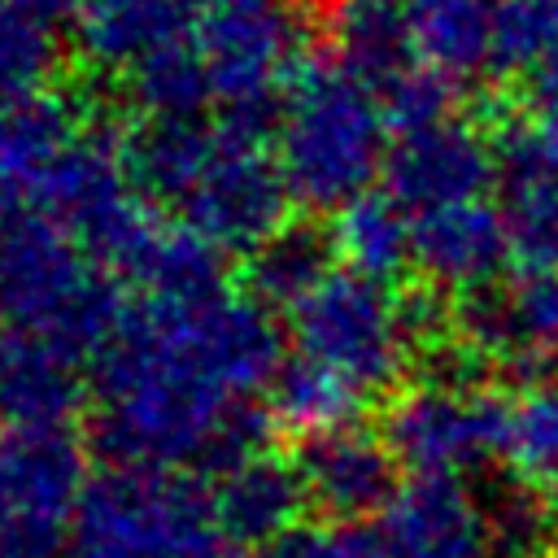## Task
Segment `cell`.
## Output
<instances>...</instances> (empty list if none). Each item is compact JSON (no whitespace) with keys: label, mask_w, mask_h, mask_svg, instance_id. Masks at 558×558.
Returning <instances> with one entry per match:
<instances>
[{"label":"cell","mask_w":558,"mask_h":558,"mask_svg":"<svg viewBox=\"0 0 558 558\" xmlns=\"http://www.w3.org/2000/svg\"><path fill=\"white\" fill-rule=\"evenodd\" d=\"M9 353H13V331L0 323V384H4V366H9Z\"/></svg>","instance_id":"4dcf8cb0"},{"label":"cell","mask_w":558,"mask_h":558,"mask_svg":"<svg viewBox=\"0 0 558 558\" xmlns=\"http://www.w3.org/2000/svg\"><path fill=\"white\" fill-rule=\"evenodd\" d=\"M545 379H549V392H554V401H558V371H549Z\"/></svg>","instance_id":"1f68e13d"},{"label":"cell","mask_w":558,"mask_h":558,"mask_svg":"<svg viewBox=\"0 0 558 558\" xmlns=\"http://www.w3.org/2000/svg\"><path fill=\"white\" fill-rule=\"evenodd\" d=\"M327 235H331V248L344 266H353L362 275L392 279L410 262L414 218L388 192H366V196L349 201L344 209H336Z\"/></svg>","instance_id":"ffe728a7"},{"label":"cell","mask_w":558,"mask_h":558,"mask_svg":"<svg viewBox=\"0 0 558 558\" xmlns=\"http://www.w3.org/2000/svg\"><path fill=\"white\" fill-rule=\"evenodd\" d=\"M262 135L266 126L218 113L214 122L153 118L122 144L144 201L170 209L218 253H253L283 231L292 201Z\"/></svg>","instance_id":"7a4b0ae2"},{"label":"cell","mask_w":558,"mask_h":558,"mask_svg":"<svg viewBox=\"0 0 558 558\" xmlns=\"http://www.w3.org/2000/svg\"><path fill=\"white\" fill-rule=\"evenodd\" d=\"M510 423L514 401L471 371L440 366L388 405L384 436L410 475L466 480L510 453Z\"/></svg>","instance_id":"52a82bcc"},{"label":"cell","mask_w":558,"mask_h":558,"mask_svg":"<svg viewBox=\"0 0 558 558\" xmlns=\"http://www.w3.org/2000/svg\"><path fill=\"white\" fill-rule=\"evenodd\" d=\"M214 541L209 488L179 471L109 466L87 480L61 558H196Z\"/></svg>","instance_id":"8992f818"},{"label":"cell","mask_w":558,"mask_h":558,"mask_svg":"<svg viewBox=\"0 0 558 558\" xmlns=\"http://www.w3.org/2000/svg\"><path fill=\"white\" fill-rule=\"evenodd\" d=\"M484 501H488V519H493L501 558H532V554H541L549 545L554 510L532 488V480H523V475L519 480H501L493 493L484 488Z\"/></svg>","instance_id":"d4e9b609"},{"label":"cell","mask_w":558,"mask_h":558,"mask_svg":"<svg viewBox=\"0 0 558 558\" xmlns=\"http://www.w3.org/2000/svg\"><path fill=\"white\" fill-rule=\"evenodd\" d=\"M384 105L379 92L340 57H305L279 92L275 161L292 201L310 209H344L384 174Z\"/></svg>","instance_id":"277c9868"},{"label":"cell","mask_w":558,"mask_h":558,"mask_svg":"<svg viewBox=\"0 0 558 558\" xmlns=\"http://www.w3.org/2000/svg\"><path fill=\"white\" fill-rule=\"evenodd\" d=\"M288 340L253 292L140 296L96 353V440L113 466H227L262 449Z\"/></svg>","instance_id":"6da1fadb"},{"label":"cell","mask_w":558,"mask_h":558,"mask_svg":"<svg viewBox=\"0 0 558 558\" xmlns=\"http://www.w3.org/2000/svg\"><path fill=\"white\" fill-rule=\"evenodd\" d=\"M126 78H131L135 105L148 118H201V109L214 105L209 74L192 44V31L183 39L157 48L153 57H144Z\"/></svg>","instance_id":"7402d4cb"},{"label":"cell","mask_w":558,"mask_h":558,"mask_svg":"<svg viewBox=\"0 0 558 558\" xmlns=\"http://www.w3.org/2000/svg\"><path fill=\"white\" fill-rule=\"evenodd\" d=\"M449 327L475 362L514 375L558 371V266H519L458 296Z\"/></svg>","instance_id":"30bf717a"},{"label":"cell","mask_w":558,"mask_h":558,"mask_svg":"<svg viewBox=\"0 0 558 558\" xmlns=\"http://www.w3.org/2000/svg\"><path fill=\"white\" fill-rule=\"evenodd\" d=\"M497 205L523 266H558V144L532 122L497 140Z\"/></svg>","instance_id":"2e32d148"},{"label":"cell","mask_w":558,"mask_h":558,"mask_svg":"<svg viewBox=\"0 0 558 558\" xmlns=\"http://www.w3.org/2000/svg\"><path fill=\"white\" fill-rule=\"evenodd\" d=\"M379 105L392 131H414L440 118H453V78H445L432 65H414L388 87H379Z\"/></svg>","instance_id":"484cf974"},{"label":"cell","mask_w":558,"mask_h":558,"mask_svg":"<svg viewBox=\"0 0 558 558\" xmlns=\"http://www.w3.org/2000/svg\"><path fill=\"white\" fill-rule=\"evenodd\" d=\"M418 61L462 83L493 65L497 0H401Z\"/></svg>","instance_id":"ac0fdd59"},{"label":"cell","mask_w":558,"mask_h":558,"mask_svg":"<svg viewBox=\"0 0 558 558\" xmlns=\"http://www.w3.org/2000/svg\"><path fill=\"white\" fill-rule=\"evenodd\" d=\"M549 558H558V545H554V554H549Z\"/></svg>","instance_id":"d6a6232c"},{"label":"cell","mask_w":558,"mask_h":558,"mask_svg":"<svg viewBox=\"0 0 558 558\" xmlns=\"http://www.w3.org/2000/svg\"><path fill=\"white\" fill-rule=\"evenodd\" d=\"M558 52V0H497L493 70L532 74Z\"/></svg>","instance_id":"cb8c5ba5"},{"label":"cell","mask_w":558,"mask_h":558,"mask_svg":"<svg viewBox=\"0 0 558 558\" xmlns=\"http://www.w3.org/2000/svg\"><path fill=\"white\" fill-rule=\"evenodd\" d=\"M527 87H523V105L532 113V126L558 144V52L545 57L532 74H523Z\"/></svg>","instance_id":"83f0119b"},{"label":"cell","mask_w":558,"mask_h":558,"mask_svg":"<svg viewBox=\"0 0 558 558\" xmlns=\"http://www.w3.org/2000/svg\"><path fill=\"white\" fill-rule=\"evenodd\" d=\"M331 257V235H318L310 227H283L248 253V292L266 310H292L336 270Z\"/></svg>","instance_id":"44dd1931"},{"label":"cell","mask_w":558,"mask_h":558,"mask_svg":"<svg viewBox=\"0 0 558 558\" xmlns=\"http://www.w3.org/2000/svg\"><path fill=\"white\" fill-rule=\"evenodd\" d=\"M388 558H501L488 501L458 475H410L379 510Z\"/></svg>","instance_id":"7c38bea8"},{"label":"cell","mask_w":558,"mask_h":558,"mask_svg":"<svg viewBox=\"0 0 558 558\" xmlns=\"http://www.w3.org/2000/svg\"><path fill=\"white\" fill-rule=\"evenodd\" d=\"M126 314L113 270L44 214H17L0 235V323L65 362L96 357Z\"/></svg>","instance_id":"5b68a950"},{"label":"cell","mask_w":558,"mask_h":558,"mask_svg":"<svg viewBox=\"0 0 558 558\" xmlns=\"http://www.w3.org/2000/svg\"><path fill=\"white\" fill-rule=\"evenodd\" d=\"M209 510L214 527L227 545H279L292 536L310 510L305 480L296 471V458H275L266 449H253L209 480Z\"/></svg>","instance_id":"9a60e30c"},{"label":"cell","mask_w":558,"mask_h":558,"mask_svg":"<svg viewBox=\"0 0 558 558\" xmlns=\"http://www.w3.org/2000/svg\"><path fill=\"white\" fill-rule=\"evenodd\" d=\"M52 61H57L52 26L0 0V113L44 96L39 87L52 74Z\"/></svg>","instance_id":"603a6c76"},{"label":"cell","mask_w":558,"mask_h":558,"mask_svg":"<svg viewBox=\"0 0 558 558\" xmlns=\"http://www.w3.org/2000/svg\"><path fill=\"white\" fill-rule=\"evenodd\" d=\"M9 4H17V9H26V13H35L39 22H61V17H74L78 9H83V0H9Z\"/></svg>","instance_id":"f1b7e54d"},{"label":"cell","mask_w":558,"mask_h":558,"mask_svg":"<svg viewBox=\"0 0 558 558\" xmlns=\"http://www.w3.org/2000/svg\"><path fill=\"white\" fill-rule=\"evenodd\" d=\"M397 453L384 432L353 423L310 432L296 449V471L305 480L310 506L331 523H362L379 514L397 493Z\"/></svg>","instance_id":"4fadbf2b"},{"label":"cell","mask_w":558,"mask_h":558,"mask_svg":"<svg viewBox=\"0 0 558 558\" xmlns=\"http://www.w3.org/2000/svg\"><path fill=\"white\" fill-rule=\"evenodd\" d=\"M83 488L65 427H0V558H61Z\"/></svg>","instance_id":"9c48e42d"},{"label":"cell","mask_w":558,"mask_h":558,"mask_svg":"<svg viewBox=\"0 0 558 558\" xmlns=\"http://www.w3.org/2000/svg\"><path fill=\"white\" fill-rule=\"evenodd\" d=\"M192 22L196 13L183 0H83L74 39L92 65L131 74L144 57L183 39Z\"/></svg>","instance_id":"e0dca14e"},{"label":"cell","mask_w":558,"mask_h":558,"mask_svg":"<svg viewBox=\"0 0 558 558\" xmlns=\"http://www.w3.org/2000/svg\"><path fill=\"white\" fill-rule=\"evenodd\" d=\"M301 39L305 31L292 0H209L192 22L214 105L253 126H266L275 87L283 92L305 61Z\"/></svg>","instance_id":"ba28073f"},{"label":"cell","mask_w":558,"mask_h":558,"mask_svg":"<svg viewBox=\"0 0 558 558\" xmlns=\"http://www.w3.org/2000/svg\"><path fill=\"white\" fill-rule=\"evenodd\" d=\"M196 558H248V554H244L240 545H227V541H214V545H209V549H201Z\"/></svg>","instance_id":"f546056e"},{"label":"cell","mask_w":558,"mask_h":558,"mask_svg":"<svg viewBox=\"0 0 558 558\" xmlns=\"http://www.w3.org/2000/svg\"><path fill=\"white\" fill-rule=\"evenodd\" d=\"M449 323L432 292H397L379 275L336 266L288 310V357L314 366L362 405L384 397Z\"/></svg>","instance_id":"3957f363"},{"label":"cell","mask_w":558,"mask_h":558,"mask_svg":"<svg viewBox=\"0 0 558 558\" xmlns=\"http://www.w3.org/2000/svg\"><path fill=\"white\" fill-rule=\"evenodd\" d=\"M266 558H388L379 532L362 523H323V527H296L283 536Z\"/></svg>","instance_id":"4316f807"},{"label":"cell","mask_w":558,"mask_h":558,"mask_svg":"<svg viewBox=\"0 0 558 558\" xmlns=\"http://www.w3.org/2000/svg\"><path fill=\"white\" fill-rule=\"evenodd\" d=\"M414 218V248L410 262L418 266L423 283L436 292H475L506 275L514 257V240L497 201L471 196L440 209L410 214Z\"/></svg>","instance_id":"5bb4252c"},{"label":"cell","mask_w":558,"mask_h":558,"mask_svg":"<svg viewBox=\"0 0 558 558\" xmlns=\"http://www.w3.org/2000/svg\"><path fill=\"white\" fill-rule=\"evenodd\" d=\"M327 31L336 57L357 70L375 92L418 65V48L401 0H331Z\"/></svg>","instance_id":"d6986e66"},{"label":"cell","mask_w":558,"mask_h":558,"mask_svg":"<svg viewBox=\"0 0 558 558\" xmlns=\"http://www.w3.org/2000/svg\"><path fill=\"white\" fill-rule=\"evenodd\" d=\"M497 183V144L471 118H440L397 131L384 157V192L410 214L484 196Z\"/></svg>","instance_id":"8fae6325"}]
</instances>
